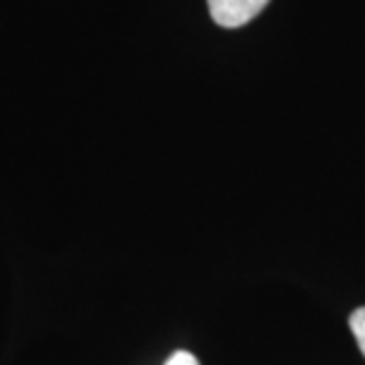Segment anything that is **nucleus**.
Masks as SVG:
<instances>
[{
  "label": "nucleus",
  "instance_id": "obj_2",
  "mask_svg": "<svg viewBox=\"0 0 365 365\" xmlns=\"http://www.w3.org/2000/svg\"><path fill=\"white\" fill-rule=\"evenodd\" d=\"M349 327H351V334L361 349V354L365 356V306H359V309L349 316Z\"/></svg>",
  "mask_w": 365,
  "mask_h": 365
},
{
  "label": "nucleus",
  "instance_id": "obj_3",
  "mask_svg": "<svg viewBox=\"0 0 365 365\" xmlns=\"http://www.w3.org/2000/svg\"><path fill=\"white\" fill-rule=\"evenodd\" d=\"M164 365H200V361H197L195 354H190V351H185V349H180V351L171 354L169 361H166Z\"/></svg>",
  "mask_w": 365,
  "mask_h": 365
},
{
  "label": "nucleus",
  "instance_id": "obj_1",
  "mask_svg": "<svg viewBox=\"0 0 365 365\" xmlns=\"http://www.w3.org/2000/svg\"><path fill=\"white\" fill-rule=\"evenodd\" d=\"M209 14L218 26L237 29L257 17L268 5V0H207Z\"/></svg>",
  "mask_w": 365,
  "mask_h": 365
}]
</instances>
